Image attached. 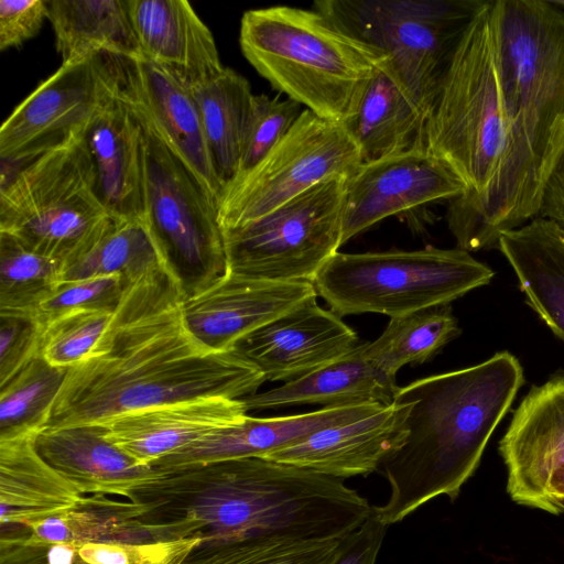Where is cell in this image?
Instances as JSON below:
<instances>
[{"label": "cell", "mask_w": 564, "mask_h": 564, "mask_svg": "<svg viewBox=\"0 0 564 564\" xmlns=\"http://www.w3.org/2000/svg\"><path fill=\"white\" fill-rule=\"evenodd\" d=\"M523 381L519 360L500 351L399 388L394 400L409 405L406 436L381 466L390 491L373 506L377 517L388 527L437 497L455 500Z\"/></svg>", "instance_id": "obj_4"}, {"label": "cell", "mask_w": 564, "mask_h": 564, "mask_svg": "<svg viewBox=\"0 0 564 564\" xmlns=\"http://www.w3.org/2000/svg\"><path fill=\"white\" fill-rule=\"evenodd\" d=\"M408 411V403L394 400L370 415L317 431L261 458L341 480L367 476L403 444Z\"/></svg>", "instance_id": "obj_19"}, {"label": "cell", "mask_w": 564, "mask_h": 564, "mask_svg": "<svg viewBox=\"0 0 564 564\" xmlns=\"http://www.w3.org/2000/svg\"><path fill=\"white\" fill-rule=\"evenodd\" d=\"M43 330L37 314L0 312V386L41 355Z\"/></svg>", "instance_id": "obj_40"}, {"label": "cell", "mask_w": 564, "mask_h": 564, "mask_svg": "<svg viewBox=\"0 0 564 564\" xmlns=\"http://www.w3.org/2000/svg\"><path fill=\"white\" fill-rule=\"evenodd\" d=\"M554 6L564 10V0H550Z\"/></svg>", "instance_id": "obj_47"}, {"label": "cell", "mask_w": 564, "mask_h": 564, "mask_svg": "<svg viewBox=\"0 0 564 564\" xmlns=\"http://www.w3.org/2000/svg\"><path fill=\"white\" fill-rule=\"evenodd\" d=\"M345 180L328 178L258 219L221 229L227 272L312 282L343 246Z\"/></svg>", "instance_id": "obj_11"}, {"label": "cell", "mask_w": 564, "mask_h": 564, "mask_svg": "<svg viewBox=\"0 0 564 564\" xmlns=\"http://www.w3.org/2000/svg\"><path fill=\"white\" fill-rule=\"evenodd\" d=\"M386 531L387 525L372 507L371 514L341 539L340 551L333 564H376Z\"/></svg>", "instance_id": "obj_44"}, {"label": "cell", "mask_w": 564, "mask_h": 564, "mask_svg": "<svg viewBox=\"0 0 564 564\" xmlns=\"http://www.w3.org/2000/svg\"><path fill=\"white\" fill-rule=\"evenodd\" d=\"M247 415L240 399L200 398L128 412L98 424L134 460L152 466Z\"/></svg>", "instance_id": "obj_21"}, {"label": "cell", "mask_w": 564, "mask_h": 564, "mask_svg": "<svg viewBox=\"0 0 564 564\" xmlns=\"http://www.w3.org/2000/svg\"><path fill=\"white\" fill-rule=\"evenodd\" d=\"M84 135L17 163L0 186V232L65 269L111 228ZM64 272V271H63Z\"/></svg>", "instance_id": "obj_7"}, {"label": "cell", "mask_w": 564, "mask_h": 564, "mask_svg": "<svg viewBox=\"0 0 564 564\" xmlns=\"http://www.w3.org/2000/svg\"><path fill=\"white\" fill-rule=\"evenodd\" d=\"M73 543H47L29 535V528L0 534V564H88Z\"/></svg>", "instance_id": "obj_42"}, {"label": "cell", "mask_w": 564, "mask_h": 564, "mask_svg": "<svg viewBox=\"0 0 564 564\" xmlns=\"http://www.w3.org/2000/svg\"><path fill=\"white\" fill-rule=\"evenodd\" d=\"M113 93L115 82L105 54L62 64L3 121L1 160L24 162L83 137Z\"/></svg>", "instance_id": "obj_13"}, {"label": "cell", "mask_w": 564, "mask_h": 564, "mask_svg": "<svg viewBox=\"0 0 564 564\" xmlns=\"http://www.w3.org/2000/svg\"><path fill=\"white\" fill-rule=\"evenodd\" d=\"M381 404L359 403L322 408L313 412L276 416L253 417L220 427L160 459L152 467L166 471L215 462L262 457L275 449L296 443L329 426L370 415Z\"/></svg>", "instance_id": "obj_22"}, {"label": "cell", "mask_w": 564, "mask_h": 564, "mask_svg": "<svg viewBox=\"0 0 564 564\" xmlns=\"http://www.w3.org/2000/svg\"><path fill=\"white\" fill-rule=\"evenodd\" d=\"M497 247L513 269L527 303L564 343V231L534 217L501 234Z\"/></svg>", "instance_id": "obj_28"}, {"label": "cell", "mask_w": 564, "mask_h": 564, "mask_svg": "<svg viewBox=\"0 0 564 564\" xmlns=\"http://www.w3.org/2000/svg\"><path fill=\"white\" fill-rule=\"evenodd\" d=\"M116 310H80L50 321L44 325L41 356L65 369L82 364L110 327Z\"/></svg>", "instance_id": "obj_37"}, {"label": "cell", "mask_w": 564, "mask_h": 564, "mask_svg": "<svg viewBox=\"0 0 564 564\" xmlns=\"http://www.w3.org/2000/svg\"><path fill=\"white\" fill-rule=\"evenodd\" d=\"M317 297L312 282H276L231 272L184 299L185 324L212 351H231L238 339Z\"/></svg>", "instance_id": "obj_18"}, {"label": "cell", "mask_w": 564, "mask_h": 564, "mask_svg": "<svg viewBox=\"0 0 564 564\" xmlns=\"http://www.w3.org/2000/svg\"><path fill=\"white\" fill-rule=\"evenodd\" d=\"M506 138L479 196L449 200L457 248L497 247L536 216L544 181L564 145V10L550 0H494Z\"/></svg>", "instance_id": "obj_2"}, {"label": "cell", "mask_w": 564, "mask_h": 564, "mask_svg": "<svg viewBox=\"0 0 564 564\" xmlns=\"http://www.w3.org/2000/svg\"><path fill=\"white\" fill-rule=\"evenodd\" d=\"M200 543L198 538L151 544L86 543L77 552L88 564H180Z\"/></svg>", "instance_id": "obj_41"}, {"label": "cell", "mask_w": 564, "mask_h": 564, "mask_svg": "<svg viewBox=\"0 0 564 564\" xmlns=\"http://www.w3.org/2000/svg\"><path fill=\"white\" fill-rule=\"evenodd\" d=\"M162 270L166 265L145 225L113 221L85 257L64 270L62 282L120 274L132 284Z\"/></svg>", "instance_id": "obj_33"}, {"label": "cell", "mask_w": 564, "mask_h": 564, "mask_svg": "<svg viewBox=\"0 0 564 564\" xmlns=\"http://www.w3.org/2000/svg\"><path fill=\"white\" fill-rule=\"evenodd\" d=\"M495 272L459 248L335 253L312 281L337 315L402 316L446 305L487 285Z\"/></svg>", "instance_id": "obj_8"}, {"label": "cell", "mask_w": 564, "mask_h": 564, "mask_svg": "<svg viewBox=\"0 0 564 564\" xmlns=\"http://www.w3.org/2000/svg\"><path fill=\"white\" fill-rule=\"evenodd\" d=\"M426 119L427 113L386 57L369 80L356 115L344 127L362 163H368L424 145Z\"/></svg>", "instance_id": "obj_26"}, {"label": "cell", "mask_w": 564, "mask_h": 564, "mask_svg": "<svg viewBox=\"0 0 564 564\" xmlns=\"http://www.w3.org/2000/svg\"><path fill=\"white\" fill-rule=\"evenodd\" d=\"M68 369L41 355L0 386V440L43 430Z\"/></svg>", "instance_id": "obj_34"}, {"label": "cell", "mask_w": 564, "mask_h": 564, "mask_svg": "<svg viewBox=\"0 0 564 564\" xmlns=\"http://www.w3.org/2000/svg\"><path fill=\"white\" fill-rule=\"evenodd\" d=\"M138 119L144 134L143 224L188 299L227 273L218 207L152 127Z\"/></svg>", "instance_id": "obj_10"}, {"label": "cell", "mask_w": 564, "mask_h": 564, "mask_svg": "<svg viewBox=\"0 0 564 564\" xmlns=\"http://www.w3.org/2000/svg\"><path fill=\"white\" fill-rule=\"evenodd\" d=\"M359 345L356 332L315 299L245 335L231 351L252 364L265 381L290 382Z\"/></svg>", "instance_id": "obj_17"}, {"label": "cell", "mask_w": 564, "mask_h": 564, "mask_svg": "<svg viewBox=\"0 0 564 564\" xmlns=\"http://www.w3.org/2000/svg\"><path fill=\"white\" fill-rule=\"evenodd\" d=\"M535 217L547 219L564 231V145L544 181Z\"/></svg>", "instance_id": "obj_45"}, {"label": "cell", "mask_w": 564, "mask_h": 564, "mask_svg": "<svg viewBox=\"0 0 564 564\" xmlns=\"http://www.w3.org/2000/svg\"><path fill=\"white\" fill-rule=\"evenodd\" d=\"M84 139L93 159L98 196L110 217L143 223V129L116 87L91 119Z\"/></svg>", "instance_id": "obj_20"}, {"label": "cell", "mask_w": 564, "mask_h": 564, "mask_svg": "<svg viewBox=\"0 0 564 564\" xmlns=\"http://www.w3.org/2000/svg\"><path fill=\"white\" fill-rule=\"evenodd\" d=\"M460 333L449 304L423 308L390 317L382 334L362 343L364 356L387 375L395 378L405 365L431 360Z\"/></svg>", "instance_id": "obj_32"}, {"label": "cell", "mask_w": 564, "mask_h": 564, "mask_svg": "<svg viewBox=\"0 0 564 564\" xmlns=\"http://www.w3.org/2000/svg\"><path fill=\"white\" fill-rule=\"evenodd\" d=\"M513 502L560 516L564 501L550 489L564 466V376L533 386L513 413L499 443Z\"/></svg>", "instance_id": "obj_16"}, {"label": "cell", "mask_w": 564, "mask_h": 564, "mask_svg": "<svg viewBox=\"0 0 564 564\" xmlns=\"http://www.w3.org/2000/svg\"><path fill=\"white\" fill-rule=\"evenodd\" d=\"M466 192L465 183L424 145L361 163L345 180L341 242L387 217Z\"/></svg>", "instance_id": "obj_15"}, {"label": "cell", "mask_w": 564, "mask_h": 564, "mask_svg": "<svg viewBox=\"0 0 564 564\" xmlns=\"http://www.w3.org/2000/svg\"><path fill=\"white\" fill-rule=\"evenodd\" d=\"M341 539L200 543L180 564H333L340 551Z\"/></svg>", "instance_id": "obj_36"}, {"label": "cell", "mask_w": 564, "mask_h": 564, "mask_svg": "<svg viewBox=\"0 0 564 564\" xmlns=\"http://www.w3.org/2000/svg\"><path fill=\"white\" fill-rule=\"evenodd\" d=\"M61 263L0 232V312L37 314L62 283Z\"/></svg>", "instance_id": "obj_35"}, {"label": "cell", "mask_w": 564, "mask_h": 564, "mask_svg": "<svg viewBox=\"0 0 564 564\" xmlns=\"http://www.w3.org/2000/svg\"><path fill=\"white\" fill-rule=\"evenodd\" d=\"M183 300L167 270L130 284L93 355L67 370L45 427L101 423L193 399L257 393L263 375L234 351L202 345L185 324Z\"/></svg>", "instance_id": "obj_1"}, {"label": "cell", "mask_w": 564, "mask_h": 564, "mask_svg": "<svg viewBox=\"0 0 564 564\" xmlns=\"http://www.w3.org/2000/svg\"><path fill=\"white\" fill-rule=\"evenodd\" d=\"M192 90L225 189L238 173L253 94L248 80L228 67Z\"/></svg>", "instance_id": "obj_31"}, {"label": "cell", "mask_w": 564, "mask_h": 564, "mask_svg": "<svg viewBox=\"0 0 564 564\" xmlns=\"http://www.w3.org/2000/svg\"><path fill=\"white\" fill-rule=\"evenodd\" d=\"M362 163L344 126L304 109L253 169L226 186L218 204L221 229L258 219L332 177H349Z\"/></svg>", "instance_id": "obj_12"}, {"label": "cell", "mask_w": 564, "mask_h": 564, "mask_svg": "<svg viewBox=\"0 0 564 564\" xmlns=\"http://www.w3.org/2000/svg\"><path fill=\"white\" fill-rule=\"evenodd\" d=\"M127 499L167 542L341 539L372 512L341 479L261 457L160 470Z\"/></svg>", "instance_id": "obj_3"}, {"label": "cell", "mask_w": 564, "mask_h": 564, "mask_svg": "<svg viewBox=\"0 0 564 564\" xmlns=\"http://www.w3.org/2000/svg\"><path fill=\"white\" fill-rule=\"evenodd\" d=\"M143 59L181 79L191 89L224 70L208 26L185 0H127Z\"/></svg>", "instance_id": "obj_23"}, {"label": "cell", "mask_w": 564, "mask_h": 564, "mask_svg": "<svg viewBox=\"0 0 564 564\" xmlns=\"http://www.w3.org/2000/svg\"><path fill=\"white\" fill-rule=\"evenodd\" d=\"M239 44L273 89L341 126L356 115L369 80L386 58L316 9L289 6L246 11Z\"/></svg>", "instance_id": "obj_5"}, {"label": "cell", "mask_w": 564, "mask_h": 564, "mask_svg": "<svg viewBox=\"0 0 564 564\" xmlns=\"http://www.w3.org/2000/svg\"><path fill=\"white\" fill-rule=\"evenodd\" d=\"M141 508L108 495L84 496L72 509L29 525V535L47 543H156L151 528L140 520Z\"/></svg>", "instance_id": "obj_30"}, {"label": "cell", "mask_w": 564, "mask_h": 564, "mask_svg": "<svg viewBox=\"0 0 564 564\" xmlns=\"http://www.w3.org/2000/svg\"><path fill=\"white\" fill-rule=\"evenodd\" d=\"M39 454L83 495L128 497L160 470L139 464L108 440L98 423L45 427L36 433Z\"/></svg>", "instance_id": "obj_24"}, {"label": "cell", "mask_w": 564, "mask_h": 564, "mask_svg": "<svg viewBox=\"0 0 564 564\" xmlns=\"http://www.w3.org/2000/svg\"><path fill=\"white\" fill-rule=\"evenodd\" d=\"M400 387L395 378L369 361L362 344L343 358L300 379L241 398L247 412L300 404L323 408L359 403L390 405Z\"/></svg>", "instance_id": "obj_27"}, {"label": "cell", "mask_w": 564, "mask_h": 564, "mask_svg": "<svg viewBox=\"0 0 564 564\" xmlns=\"http://www.w3.org/2000/svg\"><path fill=\"white\" fill-rule=\"evenodd\" d=\"M293 99L253 95L237 177L253 169L288 133L301 115ZM230 184V183H229Z\"/></svg>", "instance_id": "obj_38"}, {"label": "cell", "mask_w": 564, "mask_h": 564, "mask_svg": "<svg viewBox=\"0 0 564 564\" xmlns=\"http://www.w3.org/2000/svg\"><path fill=\"white\" fill-rule=\"evenodd\" d=\"M506 138L494 0L467 24L430 109L424 145L479 196L498 167Z\"/></svg>", "instance_id": "obj_6"}, {"label": "cell", "mask_w": 564, "mask_h": 564, "mask_svg": "<svg viewBox=\"0 0 564 564\" xmlns=\"http://www.w3.org/2000/svg\"><path fill=\"white\" fill-rule=\"evenodd\" d=\"M104 54L118 97L152 127L218 207L224 187L213 163L193 90L152 62Z\"/></svg>", "instance_id": "obj_14"}, {"label": "cell", "mask_w": 564, "mask_h": 564, "mask_svg": "<svg viewBox=\"0 0 564 564\" xmlns=\"http://www.w3.org/2000/svg\"><path fill=\"white\" fill-rule=\"evenodd\" d=\"M130 284L120 274L62 282L37 311L43 325L80 310H116Z\"/></svg>", "instance_id": "obj_39"}, {"label": "cell", "mask_w": 564, "mask_h": 564, "mask_svg": "<svg viewBox=\"0 0 564 564\" xmlns=\"http://www.w3.org/2000/svg\"><path fill=\"white\" fill-rule=\"evenodd\" d=\"M47 8L63 65L104 53L142 58L127 0H50Z\"/></svg>", "instance_id": "obj_29"}, {"label": "cell", "mask_w": 564, "mask_h": 564, "mask_svg": "<svg viewBox=\"0 0 564 564\" xmlns=\"http://www.w3.org/2000/svg\"><path fill=\"white\" fill-rule=\"evenodd\" d=\"M488 0H318L339 30L384 55L427 113L467 24Z\"/></svg>", "instance_id": "obj_9"}, {"label": "cell", "mask_w": 564, "mask_h": 564, "mask_svg": "<svg viewBox=\"0 0 564 564\" xmlns=\"http://www.w3.org/2000/svg\"><path fill=\"white\" fill-rule=\"evenodd\" d=\"M48 19L46 0H0V50L21 46Z\"/></svg>", "instance_id": "obj_43"}, {"label": "cell", "mask_w": 564, "mask_h": 564, "mask_svg": "<svg viewBox=\"0 0 564 564\" xmlns=\"http://www.w3.org/2000/svg\"><path fill=\"white\" fill-rule=\"evenodd\" d=\"M550 489L552 495L561 500L564 501V466H562L553 476Z\"/></svg>", "instance_id": "obj_46"}, {"label": "cell", "mask_w": 564, "mask_h": 564, "mask_svg": "<svg viewBox=\"0 0 564 564\" xmlns=\"http://www.w3.org/2000/svg\"><path fill=\"white\" fill-rule=\"evenodd\" d=\"M35 435L0 440V529L29 527L85 496L39 454Z\"/></svg>", "instance_id": "obj_25"}]
</instances>
